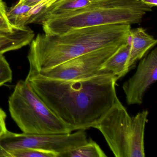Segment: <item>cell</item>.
<instances>
[{
	"instance_id": "obj_1",
	"label": "cell",
	"mask_w": 157,
	"mask_h": 157,
	"mask_svg": "<svg viewBox=\"0 0 157 157\" xmlns=\"http://www.w3.org/2000/svg\"><path fill=\"white\" fill-rule=\"evenodd\" d=\"M118 80L102 72L74 79H54L30 68L25 80L72 132L93 128L104 116L118 99Z\"/></svg>"
},
{
	"instance_id": "obj_2",
	"label": "cell",
	"mask_w": 157,
	"mask_h": 157,
	"mask_svg": "<svg viewBox=\"0 0 157 157\" xmlns=\"http://www.w3.org/2000/svg\"><path fill=\"white\" fill-rule=\"evenodd\" d=\"M131 25H113L79 28L58 35L38 34L31 43L30 68L44 71L89 52L127 44Z\"/></svg>"
},
{
	"instance_id": "obj_3",
	"label": "cell",
	"mask_w": 157,
	"mask_h": 157,
	"mask_svg": "<svg viewBox=\"0 0 157 157\" xmlns=\"http://www.w3.org/2000/svg\"><path fill=\"white\" fill-rule=\"evenodd\" d=\"M151 8L140 0H97L65 15L41 23L45 34L58 35L84 27L140 23Z\"/></svg>"
},
{
	"instance_id": "obj_4",
	"label": "cell",
	"mask_w": 157,
	"mask_h": 157,
	"mask_svg": "<svg viewBox=\"0 0 157 157\" xmlns=\"http://www.w3.org/2000/svg\"><path fill=\"white\" fill-rule=\"evenodd\" d=\"M148 111L131 117L117 99L93 128L102 134L116 157H144V134Z\"/></svg>"
},
{
	"instance_id": "obj_5",
	"label": "cell",
	"mask_w": 157,
	"mask_h": 157,
	"mask_svg": "<svg viewBox=\"0 0 157 157\" xmlns=\"http://www.w3.org/2000/svg\"><path fill=\"white\" fill-rule=\"evenodd\" d=\"M12 118L23 133L66 134L70 128L43 101L26 80L17 82L9 99Z\"/></svg>"
},
{
	"instance_id": "obj_6",
	"label": "cell",
	"mask_w": 157,
	"mask_h": 157,
	"mask_svg": "<svg viewBox=\"0 0 157 157\" xmlns=\"http://www.w3.org/2000/svg\"><path fill=\"white\" fill-rule=\"evenodd\" d=\"M77 131L66 134H28L7 130L0 137V146L9 154L15 150L29 148L54 152L60 157L88 142L84 130Z\"/></svg>"
},
{
	"instance_id": "obj_7",
	"label": "cell",
	"mask_w": 157,
	"mask_h": 157,
	"mask_svg": "<svg viewBox=\"0 0 157 157\" xmlns=\"http://www.w3.org/2000/svg\"><path fill=\"white\" fill-rule=\"evenodd\" d=\"M122 45L94 50L38 73L46 78L58 80L74 79L95 75L101 72L99 70L101 66Z\"/></svg>"
},
{
	"instance_id": "obj_8",
	"label": "cell",
	"mask_w": 157,
	"mask_h": 157,
	"mask_svg": "<svg viewBox=\"0 0 157 157\" xmlns=\"http://www.w3.org/2000/svg\"><path fill=\"white\" fill-rule=\"evenodd\" d=\"M157 80V48H155L140 60L135 74L122 86L127 104H141L145 93Z\"/></svg>"
},
{
	"instance_id": "obj_9",
	"label": "cell",
	"mask_w": 157,
	"mask_h": 157,
	"mask_svg": "<svg viewBox=\"0 0 157 157\" xmlns=\"http://www.w3.org/2000/svg\"><path fill=\"white\" fill-rule=\"evenodd\" d=\"M128 43L130 45V51L126 67L129 70L157 44V41L145 29L139 27L131 29Z\"/></svg>"
},
{
	"instance_id": "obj_10",
	"label": "cell",
	"mask_w": 157,
	"mask_h": 157,
	"mask_svg": "<svg viewBox=\"0 0 157 157\" xmlns=\"http://www.w3.org/2000/svg\"><path fill=\"white\" fill-rule=\"evenodd\" d=\"M34 36L33 31L26 26L16 28L12 32L0 30V55L29 44Z\"/></svg>"
},
{
	"instance_id": "obj_11",
	"label": "cell",
	"mask_w": 157,
	"mask_h": 157,
	"mask_svg": "<svg viewBox=\"0 0 157 157\" xmlns=\"http://www.w3.org/2000/svg\"><path fill=\"white\" fill-rule=\"evenodd\" d=\"M91 0H58L45 9L34 23L40 24L48 19L59 17L88 5Z\"/></svg>"
},
{
	"instance_id": "obj_12",
	"label": "cell",
	"mask_w": 157,
	"mask_h": 157,
	"mask_svg": "<svg viewBox=\"0 0 157 157\" xmlns=\"http://www.w3.org/2000/svg\"><path fill=\"white\" fill-rule=\"evenodd\" d=\"M130 51L128 43L121 46L117 52L101 66L99 71L111 73L119 79L124 77L129 70L126 64Z\"/></svg>"
},
{
	"instance_id": "obj_13",
	"label": "cell",
	"mask_w": 157,
	"mask_h": 157,
	"mask_svg": "<svg viewBox=\"0 0 157 157\" xmlns=\"http://www.w3.org/2000/svg\"><path fill=\"white\" fill-rule=\"evenodd\" d=\"M33 8L19 0L15 5L7 10V17L10 23L17 28L25 26L28 24L29 13Z\"/></svg>"
},
{
	"instance_id": "obj_14",
	"label": "cell",
	"mask_w": 157,
	"mask_h": 157,
	"mask_svg": "<svg viewBox=\"0 0 157 157\" xmlns=\"http://www.w3.org/2000/svg\"><path fill=\"white\" fill-rule=\"evenodd\" d=\"M101 147L91 139L88 142L72 150L65 152L60 157H106Z\"/></svg>"
},
{
	"instance_id": "obj_15",
	"label": "cell",
	"mask_w": 157,
	"mask_h": 157,
	"mask_svg": "<svg viewBox=\"0 0 157 157\" xmlns=\"http://www.w3.org/2000/svg\"><path fill=\"white\" fill-rule=\"evenodd\" d=\"M9 154L10 157H58L54 152L29 148L15 150L9 152Z\"/></svg>"
},
{
	"instance_id": "obj_16",
	"label": "cell",
	"mask_w": 157,
	"mask_h": 157,
	"mask_svg": "<svg viewBox=\"0 0 157 157\" xmlns=\"http://www.w3.org/2000/svg\"><path fill=\"white\" fill-rule=\"evenodd\" d=\"M12 71L3 55H0V86L12 80Z\"/></svg>"
},
{
	"instance_id": "obj_17",
	"label": "cell",
	"mask_w": 157,
	"mask_h": 157,
	"mask_svg": "<svg viewBox=\"0 0 157 157\" xmlns=\"http://www.w3.org/2000/svg\"><path fill=\"white\" fill-rule=\"evenodd\" d=\"M6 5L2 0H0V30L12 32L17 27H14L9 21Z\"/></svg>"
},
{
	"instance_id": "obj_18",
	"label": "cell",
	"mask_w": 157,
	"mask_h": 157,
	"mask_svg": "<svg viewBox=\"0 0 157 157\" xmlns=\"http://www.w3.org/2000/svg\"><path fill=\"white\" fill-rule=\"evenodd\" d=\"M6 117L5 112L0 108V137L8 130L6 125Z\"/></svg>"
},
{
	"instance_id": "obj_19",
	"label": "cell",
	"mask_w": 157,
	"mask_h": 157,
	"mask_svg": "<svg viewBox=\"0 0 157 157\" xmlns=\"http://www.w3.org/2000/svg\"><path fill=\"white\" fill-rule=\"evenodd\" d=\"M24 4L31 7H34L38 5L44 0H22Z\"/></svg>"
},
{
	"instance_id": "obj_20",
	"label": "cell",
	"mask_w": 157,
	"mask_h": 157,
	"mask_svg": "<svg viewBox=\"0 0 157 157\" xmlns=\"http://www.w3.org/2000/svg\"><path fill=\"white\" fill-rule=\"evenodd\" d=\"M140 1L147 6L151 8L156 7L157 5V0H140Z\"/></svg>"
},
{
	"instance_id": "obj_21",
	"label": "cell",
	"mask_w": 157,
	"mask_h": 157,
	"mask_svg": "<svg viewBox=\"0 0 157 157\" xmlns=\"http://www.w3.org/2000/svg\"><path fill=\"white\" fill-rule=\"evenodd\" d=\"M0 157H10V154L7 153L0 146Z\"/></svg>"
},
{
	"instance_id": "obj_22",
	"label": "cell",
	"mask_w": 157,
	"mask_h": 157,
	"mask_svg": "<svg viewBox=\"0 0 157 157\" xmlns=\"http://www.w3.org/2000/svg\"><path fill=\"white\" fill-rule=\"evenodd\" d=\"M91 1H97V0H91Z\"/></svg>"
}]
</instances>
